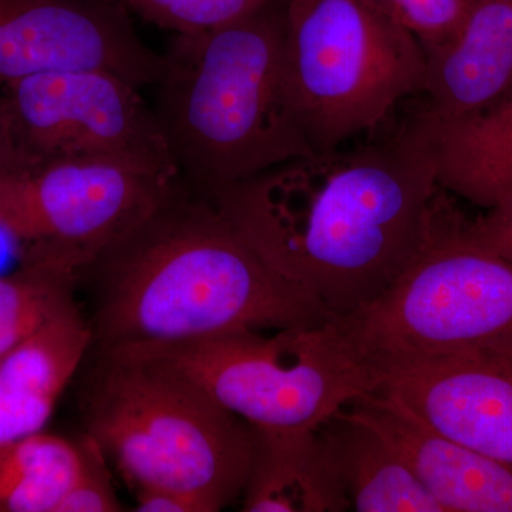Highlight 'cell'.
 Wrapping results in <instances>:
<instances>
[{
    "mask_svg": "<svg viewBox=\"0 0 512 512\" xmlns=\"http://www.w3.org/2000/svg\"><path fill=\"white\" fill-rule=\"evenodd\" d=\"M15 173L12 151H10L8 137H6L5 128L0 119V183Z\"/></svg>",
    "mask_w": 512,
    "mask_h": 512,
    "instance_id": "obj_25",
    "label": "cell"
},
{
    "mask_svg": "<svg viewBox=\"0 0 512 512\" xmlns=\"http://www.w3.org/2000/svg\"><path fill=\"white\" fill-rule=\"evenodd\" d=\"M338 320L373 379L394 363L512 349V249L439 185L413 261L375 302Z\"/></svg>",
    "mask_w": 512,
    "mask_h": 512,
    "instance_id": "obj_4",
    "label": "cell"
},
{
    "mask_svg": "<svg viewBox=\"0 0 512 512\" xmlns=\"http://www.w3.org/2000/svg\"><path fill=\"white\" fill-rule=\"evenodd\" d=\"M171 370L254 429H318L375 379L339 320L99 350Z\"/></svg>",
    "mask_w": 512,
    "mask_h": 512,
    "instance_id": "obj_7",
    "label": "cell"
},
{
    "mask_svg": "<svg viewBox=\"0 0 512 512\" xmlns=\"http://www.w3.org/2000/svg\"><path fill=\"white\" fill-rule=\"evenodd\" d=\"M373 392L399 400L431 429L512 470V349L380 367Z\"/></svg>",
    "mask_w": 512,
    "mask_h": 512,
    "instance_id": "obj_11",
    "label": "cell"
},
{
    "mask_svg": "<svg viewBox=\"0 0 512 512\" xmlns=\"http://www.w3.org/2000/svg\"><path fill=\"white\" fill-rule=\"evenodd\" d=\"M426 143L437 184L483 210L512 200V90L485 109L434 120L409 116Z\"/></svg>",
    "mask_w": 512,
    "mask_h": 512,
    "instance_id": "obj_15",
    "label": "cell"
},
{
    "mask_svg": "<svg viewBox=\"0 0 512 512\" xmlns=\"http://www.w3.org/2000/svg\"><path fill=\"white\" fill-rule=\"evenodd\" d=\"M87 272L96 279L97 352L338 319L185 183Z\"/></svg>",
    "mask_w": 512,
    "mask_h": 512,
    "instance_id": "obj_2",
    "label": "cell"
},
{
    "mask_svg": "<svg viewBox=\"0 0 512 512\" xmlns=\"http://www.w3.org/2000/svg\"><path fill=\"white\" fill-rule=\"evenodd\" d=\"M286 3L204 32L175 33L161 53L154 117L185 185L201 197L315 154L289 97Z\"/></svg>",
    "mask_w": 512,
    "mask_h": 512,
    "instance_id": "obj_3",
    "label": "cell"
},
{
    "mask_svg": "<svg viewBox=\"0 0 512 512\" xmlns=\"http://www.w3.org/2000/svg\"><path fill=\"white\" fill-rule=\"evenodd\" d=\"M319 431L338 468L350 510L443 512L399 450L365 421L342 409Z\"/></svg>",
    "mask_w": 512,
    "mask_h": 512,
    "instance_id": "obj_17",
    "label": "cell"
},
{
    "mask_svg": "<svg viewBox=\"0 0 512 512\" xmlns=\"http://www.w3.org/2000/svg\"><path fill=\"white\" fill-rule=\"evenodd\" d=\"M488 225L512 249V200L485 211Z\"/></svg>",
    "mask_w": 512,
    "mask_h": 512,
    "instance_id": "obj_24",
    "label": "cell"
},
{
    "mask_svg": "<svg viewBox=\"0 0 512 512\" xmlns=\"http://www.w3.org/2000/svg\"><path fill=\"white\" fill-rule=\"evenodd\" d=\"M90 348L92 325L76 305L0 359V447L45 431Z\"/></svg>",
    "mask_w": 512,
    "mask_h": 512,
    "instance_id": "obj_14",
    "label": "cell"
},
{
    "mask_svg": "<svg viewBox=\"0 0 512 512\" xmlns=\"http://www.w3.org/2000/svg\"><path fill=\"white\" fill-rule=\"evenodd\" d=\"M384 127L204 197L266 264L338 319L375 302L410 265L439 187L409 117Z\"/></svg>",
    "mask_w": 512,
    "mask_h": 512,
    "instance_id": "obj_1",
    "label": "cell"
},
{
    "mask_svg": "<svg viewBox=\"0 0 512 512\" xmlns=\"http://www.w3.org/2000/svg\"><path fill=\"white\" fill-rule=\"evenodd\" d=\"M84 463L76 480L63 495L55 512H119L123 511L111 483L106 454L89 436L84 437Z\"/></svg>",
    "mask_w": 512,
    "mask_h": 512,
    "instance_id": "obj_22",
    "label": "cell"
},
{
    "mask_svg": "<svg viewBox=\"0 0 512 512\" xmlns=\"http://www.w3.org/2000/svg\"><path fill=\"white\" fill-rule=\"evenodd\" d=\"M80 276L55 256L23 248L18 269L0 275V359L77 305Z\"/></svg>",
    "mask_w": 512,
    "mask_h": 512,
    "instance_id": "obj_19",
    "label": "cell"
},
{
    "mask_svg": "<svg viewBox=\"0 0 512 512\" xmlns=\"http://www.w3.org/2000/svg\"><path fill=\"white\" fill-rule=\"evenodd\" d=\"M84 454V439L46 431L0 447V512H55Z\"/></svg>",
    "mask_w": 512,
    "mask_h": 512,
    "instance_id": "obj_18",
    "label": "cell"
},
{
    "mask_svg": "<svg viewBox=\"0 0 512 512\" xmlns=\"http://www.w3.org/2000/svg\"><path fill=\"white\" fill-rule=\"evenodd\" d=\"M83 396L86 434L134 487H163L217 512L242 495L252 427L163 367L97 352Z\"/></svg>",
    "mask_w": 512,
    "mask_h": 512,
    "instance_id": "obj_5",
    "label": "cell"
},
{
    "mask_svg": "<svg viewBox=\"0 0 512 512\" xmlns=\"http://www.w3.org/2000/svg\"><path fill=\"white\" fill-rule=\"evenodd\" d=\"M138 90L103 70L39 73L3 86L0 119L15 174L93 157L133 158L178 171Z\"/></svg>",
    "mask_w": 512,
    "mask_h": 512,
    "instance_id": "obj_9",
    "label": "cell"
},
{
    "mask_svg": "<svg viewBox=\"0 0 512 512\" xmlns=\"http://www.w3.org/2000/svg\"><path fill=\"white\" fill-rule=\"evenodd\" d=\"M183 183L178 171L133 158L59 161L0 183V231L84 275Z\"/></svg>",
    "mask_w": 512,
    "mask_h": 512,
    "instance_id": "obj_8",
    "label": "cell"
},
{
    "mask_svg": "<svg viewBox=\"0 0 512 512\" xmlns=\"http://www.w3.org/2000/svg\"><path fill=\"white\" fill-rule=\"evenodd\" d=\"M254 448L242 491L245 512L350 510L345 488L322 433L254 429Z\"/></svg>",
    "mask_w": 512,
    "mask_h": 512,
    "instance_id": "obj_16",
    "label": "cell"
},
{
    "mask_svg": "<svg viewBox=\"0 0 512 512\" xmlns=\"http://www.w3.org/2000/svg\"><path fill=\"white\" fill-rule=\"evenodd\" d=\"M417 37L424 52L446 45L463 23L470 0H375Z\"/></svg>",
    "mask_w": 512,
    "mask_h": 512,
    "instance_id": "obj_21",
    "label": "cell"
},
{
    "mask_svg": "<svg viewBox=\"0 0 512 512\" xmlns=\"http://www.w3.org/2000/svg\"><path fill=\"white\" fill-rule=\"evenodd\" d=\"M141 18L175 33L204 32L248 18L272 0H123Z\"/></svg>",
    "mask_w": 512,
    "mask_h": 512,
    "instance_id": "obj_20",
    "label": "cell"
},
{
    "mask_svg": "<svg viewBox=\"0 0 512 512\" xmlns=\"http://www.w3.org/2000/svg\"><path fill=\"white\" fill-rule=\"evenodd\" d=\"M285 69L293 110L315 153L386 126L421 96L426 52L375 0H289Z\"/></svg>",
    "mask_w": 512,
    "mask_h": 512,
    "instance_id": "obj_6",
    "label": "cell"
},
{
    "mask_svg": "<svg viewBox=\"0 0 512 512\" xmlns=\"http://www.w3.org/2000/svg\"><path fill=\"white\" fill-rule=\"evenodd\" d=\"M343 409L365 421L402 454L443 512H512V470L448 439L383 393Z\"/></svg>",
    "mask_w": 512,
    "mask_h": 512,
    "instance_id": "obj_12",
    "label": "cell"
},
{
    "mask_svg": "<svg viewBox=\"0 0 512 512\" xmlns=\"http://www.w3.org/2000/svg\"><path fill=\"white\" fill-rule=\"evenodd\" d=\"M136 500L138 512H205L200 501L171 488H137Z\"/></svg>",
    "mask_w": 512,
    "mask_h": 512,
    "instance_id": "obj_23",
    "label": "cell"
},
{
    "mask_svg": "<svg viewBox=\"0 0 512 512\" xmlns=\"http://www.w3.org/2000/svg\"><path fill=\"white\" fill-rule=\"evenodd\" d=\"M161 64L123 0H0V89L66 70H103L141 89L154 86Z\"/></svg>",
    "mask_w": 512,
    "mask_h": 512,
    "instance_id": "obj_10",
    "label": "cell"
},
{
    "mask_svg": "<svg viewBox=\"0 0 512 512\" xmlns=\"http://www.w3.org/2000/svg\"><path fill=\"white\" fill-rule=\"evenodd\" d=\"M417 111L434 120L485 109L512 90V0H470L446 45L426 52Z\"/></svg>",
    "mask_w": 512,
    "mask_h": 512,
    "instance_id": "obj_13",
    "label": "cell"
}]
</instances>
